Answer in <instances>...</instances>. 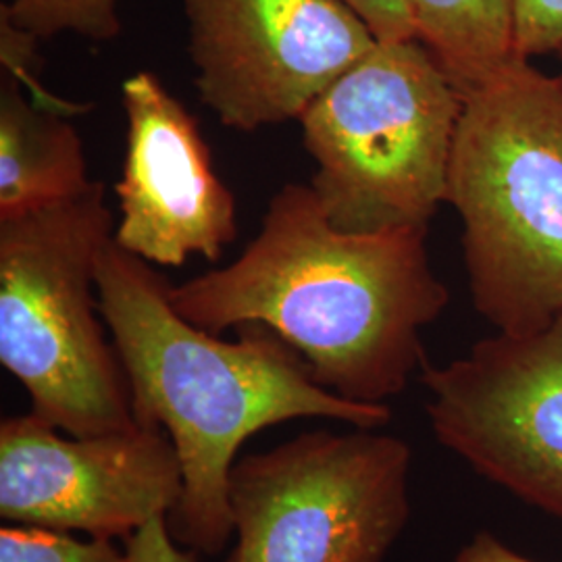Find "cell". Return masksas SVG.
I'll return each mask as SVG.
<instances>
[{"mask_svg": "<svg viewBox=\"0 0 562 562\" xmlns=\"http://www.w3.org/2000/svg\"><path fill=\"white\" fill-rule=\"evenodd\" d=\"M181 494L180 457L161 427L80 438L32 411L0 423V517L9 525L125 542L169 517Z\"/></svg>", "mask_w": 562, "mask_h": 562, "instance_id": "9", "label": "cell"}, {"mask_svg": "<svg viewBox=\"0 0 562 562\" xmlns=\"http://www.w3.org/2000/svg\"><path fill=\"white\" fill-rule=\"evenodd\" d=\"M461 111L459 86L422 41L378 42L299 120L329 222L359 234L429 227Z\"/></svg>", "mask_w": 562, "mask_h": 562, "instance_id": "5", "label": "cell"}, {"mask_svg": "<svg viewBox=\"0 0 562 562\" xmlns=\"http://www.w3.org/2000/svg\"><path fill=\"white\" fill-rule=\"evenodd\" d=\"M562 42V0H515V44L522 59L552 53Z\"/></svg>", "mask_w": 562, "mask_h": 562, "instance_id": "15", "label": "cell"}, {"mask_svg": "<svg viewBox=\"0 0 562 562\" xmlns=\"http://www.w3.org/2000/svg\"><path fill=\"white\" fill-rule=\"evenodd\" d=\"M117 4L120 0H11L0 15L41 42L59 34L111 42L121 34Z\"/></svg>", "mask_w": 562, "mask_h": 562, "instance_id": "13", "label": "cell"}, {"mask_svg": "<svg viewBox=\"0 0 562 562\" xmlns=\"http://www.w3.org/2000/svg\"><path fill=\"white\" fill-rule=\"evenodd\" d=\"M413 448L378 429L304 431L229 473L225 562H383L411 519Z\"/></svg>", "mask_w": 562, "mask_h": 562, "instance_id": "6", "label": "cell"}, {"mask_svg": "<svg viewBox=\"0 0 562 562\" xmlns=\"http://www.w3.org/2000/svg\"><path fill=\"white\" fill-rule=\"evenodd\" d=\"M169 288L150 262L115 240L104 250L97 290L136 419L167 431L180 457L183 494L169 529L181 546L220 554L234 538L227 487L246 440L294 419L382 429L392 408L325 390L267 327L246 325L238 340H222L181 317Z\"/></svg>", "mask_w": 562, "mask_h": 562, "instance_id": "2", "label": "cell"}, {"mask_svg": "<svg viewBox=\"0 0 562 562\" xmlns=\"http://www.w3.org/2000/svg\"><path fill=\"white\" fill-rule=\"evenodd\" d=\"M557 53H559V55H561V63H562V42H561V46H559V48H557ZM559 80H561V83H562V69H561V74H559Z\"/></svg>", "mask_w": 562, "mask_h": 562, "instance_id": "19", "label": "cell"}, {"mask_svg": "<svg viewBox=\"0 0 562 562\" xmlns=\"http://www.w3.org/2000/svg\"><path fill=\"white\" fill-rule=\"evenodd\" d=\"M417 38L464 92L519 57L515 0H408Z\"/></svg>", "mask_w": 562, "mask_h": 562, "instance_id": "12", "label": "cell"}, {"mask_svg": "<svg viewBox=\"0 0 562 562\" xmlns=\"http://www.w3.org/2000/svg\"><path fill=\"white\" fill-rule=\"evenodd\" d=\"M446 202L462 222L475 311L501 334L562 313V83L531 59L462 92Z\"/></svg>", "mask_w": 562, "mask_h": 562, "instance_id": "3", "label": "cell"}, {"mask_svg": "<svg viewBox=\"0 0 562 562\" xmlns=\"http://www.w3.org/2000/svg\"><path fill=\"white\" fill-rule=\"evenodd\" d=\"M123 550L127 562H196V552L173 538L169 517H155L144 522L125 540Z\"/></svg>", "mask_w": 562, "mask_h": 562, "instance_id": "17", "label": "cell"}, {"mask_svg": "<svg viewBox=\"0 0 562 562\" xmlns=\"http://www.w3.org/2000/svg\"><path fill=\"white\" fill-rule=\"evenodd\" d=\"M115 225L101 181L0 217V362L34 415L80 438L140 425L97 290Z\"/></svg>", "mask_w": 562, "mask_h": 562, "instance_id": "4", "label": "cell"}, {"mask_svg": "<svg viewBox=\"0 0 562 562\" xmlns=\"http://www.w3.org/2000/svg\"><path fill=\"white\" fill-rule=\"evenodd\" d=\"M74 117L41 106L20 81H0V217L65 201L92 180Z\"/></svg>", "mask_w": 562, "mask_h": 562, "instance_id": "11", "label": "cell"}, {"mask_svg": "<svg viewBox=\"0 0 562 562\" xmlns=\"http://www.w3.org/2000/svg\"><path fill=\"white\" fill-rule=\"evenodd\" d=\"M201 101L257 132L306 106L375 44L341 0H181Z\"/></svg>", "mask_w": 562, "mask_h": 562, "instance_id": "8", "label": "cell"}, {"mask_svg": "<svg viewBox=\"0 0 562 562\" xmlns=\"http://www.w3.org/2000/svg\"><path fill=\"white\" fill-rule=\"evenodd\" d=\"M450 562H538L515 552L490 531H480L464 543Z\"/></svg>", "mask_w": 562, "mask_h": 562, "instance_id": "18", "label": "cell"}, {"mask_svg": "<svg viewBox=\"0 0 562 562\" xmlns=\"http://www.w3.org/2000/svg\"><path fill=\"white\" fill-rule=\"evenodd\" d=\"M361 18L378 42L419 41L408 0H341Z\"/></svg>", "mask_w": 562, "mask_h": 562, "instance_id": "16", "label": "cell"}, {"mask_svg": "<svg viewBox=\"0 0 562 562\" xmlns=\"http://www.w3.org/2000/svg\"><path fill=\"white\" fill-rule=\"evenodd\" d=\"M427 229L344 232L308 183H288L236 261L171 285L169 299L211 334L267 327L325 390L387 404L422 373V331L450 302L429 261Z\"/></svg>", "mask_w": 562, "mask_h": 562, "instance_id": "1", "label": "cell"}, {"mask_svg": "<svg viewBox=\"0 0 562 562\" xmlns=\"http://www.w3.org/2000/svg\"><path fill=\"white\" fill-rule=\"evenodd\" d=\"M121 101L127 134L115 244L161 267L194 255L217 261L238 236L236 199L213 167L199 121L150 71L123 81Z\"/></svg>", "mask_w": 562, "mask_h": 562, "instance_id": "10", "label": "cell"}, {"mask_svg": "<svg viewBox=\"0 0 562 562\" xmlns=\"http://www.w3.org/2000/svg\"><path fill=\"white\" fill-rule=\"evenodd\" d=\"M436 440L487 482L562 519V313L419 373Z\"/></svg>", "mask_w": 562, "mask_h": 562, "instance_id": "7", "label": "cell"}, {"mask_svg": "<svg viewBox=\"0 0 562 562\" xmlns=\"http://www.w3.org/2000/svg\"><path fill=\"white\" fill-rule=\"evenodd\" d=\"M0 562H127L113 540L4 525L0 529Z\"/></svg>", "mask_w": 562, "mask_h": 562, "instance_id": "14", "label": "cell"}]
</instances>
